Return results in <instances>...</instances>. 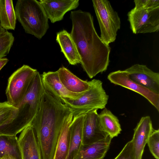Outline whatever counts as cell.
I'll return each instance as SVG.
<instances>
[{
    "label": "cell",
    "instance_id": "6da1fadb",
    "mask_svg": "<svg viewBox=\"0 0 159 159\" xmlns=\"http://www.w3.org/2000/svg\"><path fill=\"white\" fill-rule=\"evenodd\" d=\"M70 34L77 48L84 70L90 79L106 71L109 66L111 48L104 43L95 29L93 17L80 10L71 12Z\"/></svg>",
    "mask_w": 159,
    "mask_h": 159
},
{
    "label": "cell",
    "instance_id": "7a4b0ae2",
    "mask_svg": "<svg viewBox=\"0 0 159 159\" xmlns=\"http://www.w3.org/2000/svg\"><path fill=\"white\" fill-rule=\"evenodd\" d=\"M71 113L70 108L66 104L44 90L38 111L31 125L43 159H53L60 131Z\"/></svg>",
    "mask_w": 159,
    "mask_h": 159
},
{
    "label": "cell",
    "instance_id": "3957f363",
    "mask_svg": "<svg viewBox=\"0 0 159 159\" xmlns=\"http://www.w3.org/2000/svg\"><path fill=\"white\" fill-rule=\"evenodd\" d=\"M44 90L41 75L38 72L17 107L14 118L6 124L0 126V136H16L31 125L38 111Z\"/></svg>",
    "mask_w": 159,
    "mask_h": 159
},
{
    "label": "cell",
    "instance_id": "277c9868",
    "mask_svg": "<svg viewBox=\"0 0 159 159\" xmlns=\"http://www.w3.org/2000/svg\"><path fill=\"white\" fill-rule=\"evenodd\" d=\"M15 10L17 20L25 32L41 39L49 26L48 19L39 1L18 0Z\"/></svg>",
    "mask_w": 159,
    "mask_h": 159
},
{
    "label": "cell",
    "instance_id": "5b68a950",
    "mask_svg": "<svg viewBox=\"0 0 159 159\" xmlns=\"http://www.w3.org/2000/svg\"><path fill=\"white\" fill-rule=\"evenodd\" d=\"M89 87L79 98H62V102L70 109L73 117L91 111L105 107L109 98L100 80L94 79L89 81Z\"/></svg>",
    "mask_w": 159,
    "mask_h": 159
},
{
    "label": "cell",
    "instance_id": "8992f818",
    "mask_svg": "<svg viewBox=\"0 0 159 159\" xmlns=\"http://www.w3.org/2000/svg\"><path fill=\"white\" fill-rule=\"evenodd\" d=\"M93 5L101 31L100 38L106 44L115 42L120 28V18L117 12L107 0H93Z\"/></svg>",
    "mask_w": 159,
    "mask_h": 159
},
{
    "label": "cell",
    "instance_id": "52a82bcc",
    "mask_svg": "<svg viewBox=\"0 0 159 159\" xmlns=\"http://www.w3.org/2000/svg\"><path fill=\"white\" fill-rule=\"evenodd\" d=\"M38 71L24 65L9 77L6 91L8 103L17 108Z\"/></svg>",
    "mask_w": 159,
    "mask_h": 159
},
{
    "label": "cell",
    "instance_id": "ba28073f",
    "mask_svg": "<svg viewBox=\"0 0 159 159\" xmlns=\"http://www.w3.org/2000/svg\"><path fill=\"white\" fill-rule=\"evenodd\" d=\"M130 28L134 34L158 32L159 8L153 9L134 8L127 14Z\"/></svg>",
    "mask_w": 159,
    "mask_h": 159
},
{
    "label": "cell",
    "instance_id": "9c48e42d",
    "mask_svg": "<svg viewBox=\"0 0 159 159\" xmlns=\"http://www.w3.org/2000/svg\"><path fill=\"white\" fill-rule=\"evenodd\" d=\"M129 78L150 91L159 94V73L146 65L136 64L124 70Z\"/></svg>",
    "mask_w": 159,
    "mask_h": 159
},
{
    "label": "cell",
    "instance_id": "30bf717a",
    "mask_svg": "<svg viewBox=\"0 0 159 159\" xmlns=\"http://www.w3.org/2000/svg\"><path fill=\"white\" fill-rule=\"evenodd\" d=\"M107 79L115 85L129 89L140 94L159 111V94L154 93L131 80L124 70H118L110 73Z\"/></svg>",
    "mask_w": 159,
    "mask_h": 159
},
{
    "label": "cell",
    "instance_id": "8fae6325",
    "mask_svg": "<svg viewBox=\"0 0 159 159\" xmlns=\"http://www.w3.org/2000/svg\"><path fill=\"white\" fill-rule=\"evenodd\" d=\"M97 110H95L85 114L82 134L83 145L97 142L108 136L101 128Z\"/></svg>",
    "mask_w": 159,
    "mask_h": 159
},
{
    "label": "cell",
    "instance_id": "7c38bea8",
    "mask_svg": "<svg viewBox=\"0 0 159 159\" xmlns=\"http://www.w3.org/2000/svg\"><path fill=\"white\" fill-rule=\"evenodd\" d=\"M41 76L44 89L61 102L63 98H78L84 93H74L67 90L60 80L57 70L44 72Z\"/></svg>",
    "mask_w": 159,
    "mask_h": 159
},
{
    "label": "cell",
    "instance_id": "4fadbf2b",
    "mask_svg": "<svg viewBox=\"0 0 159 159\" xmlns=\"http://www.w3.org/2000/svg\"><path fill=\"white\" fill-rule=\"evenodd\" d=\"M39 2L52 23L61 20L66 13L75 9L79 5V0H40Z\"/></svg>",
    "mask_w": 159,
    "mask_h": 159
},
{
    "label": "cell",
    "instance_id": "5bb4252c",
    "mask_svg": "<svg viewBox=\"0 0 159 159\" xmlns=\"http://www.w3.org/2000/svg\"><path fill=\"white\" fill-rule=\"evenodd\" d=\"M153 129L150 117H142L134 129L132 140L134 159H142L145 146Z\"/></svg>",
    "mask_w": 159,
    "mask_h": 159
},
{
    "label": "cell",
    "instance_id": "9a60e30c",
    "mask_svg": "<svg viewBox=\"0 0 159 159\" xmlns=\"http://www.w3.org/2000/svg\"><path fill=\"white\" fill-rule=\"evenodd\" d=\"M18 138L22 159H43L34 130L31 125L21 132Z\"/></svg>",
    "mask_w": 159,
    "mask_h": 159
},
{
    "label": "cell",
    "instance_id": "2e32d148",
    "mask_svg": "<svg viewBox=\"0 0 159 159\" xmlns=\"http://www.w3.org/2000/svg\"><path fill=\"white\" fill-rule=\"evenodd\" d=\"M85 114L73 117L69 129L70 138L66 159H76L82 144V134Z\"/></svg>",
    "mask_w": 159,
    "mask_h": 159
},
{
    "label": "cell",
    "instance_id": "e0dca14e",
    "mask_svg": "<svg viewBox=\"0 0 159 159\" xmlns=\"http://www.w3.org/2000/svg\"><path fill=\"white\" fill-rule=\"evenodd\" d=\"M56 40L70 64L75 65L80 63V56L70 33L64 30L58 32Z\"/></svg>",
    "mask_w": 159,
    "mask_h": 159
},
{
    "label": "cell",
    "instance_id": "ac0fdd59",
    "mask_svg": "<svg viewBox=\"0 0 159 159\" xmlns=\"http://www.w3.org/2000/svg\"><path fill=\"white\" fill-rule=\"evenodd\" d=\"M57 71L61 82L69 92L80 93L88 89L89 81L80 79L65 67L60 68Z\"/></svg>",
    "mask_w": 159,
    "mask_h": 159
},
{
    "label": "cell",
    "instance_id": "d6986e66",
    "mask_svg": "<svg viewBox=\"0 0 159 159\" xmlns=\"http://www.w3.org/2000/svg\"><path fill=\"white\" fill-rule=\"evenodd\" d=\"M111 139L108 136L97 142L82 145L76 159H103L109 148Z\"/></svg>",
    "mask_w": 159,
    "mask_h": 159
},
{
    "label": "cell",
    "instance_id": "ffe728a7",
    "mask_svg": "<svg viewBox=\"0 0 159 159\" xmlns=\"http://www.w3.org/2000/svg\"><path fill=\"white\" fill-rule=\"evenodd\" d=\"M73 119L71 113L66 118L61 129L57 143L53 159H66L70 138L69 129Z\"/></svg>",
    "mask_w": 159,
    "mask_h": 159
},
{
    "label": "cell",
    "instance_id": "44dd1931",
    "mask_svg": "<svg viewBox=\"0 0 159 159\" xmlns=\"http://www.w3.org/2000/svg\"><path fill=\"white\" fill-rule=\"evenodd\" d=\"M100 124L103 131L112 139L118 136L122 130L118 118L105 107L98 114Z\"/></svg>",
    "mask_w": 159,
    "mask_h": 159
},
{
    "label": "cell",
    "instance_id": "7402d4cb",
    "mask_svg": "<svg viewBox=\"0 0 159 159\" xmlns=\"http://www.w3.org/2000/svg\"><path fill=\"white\" fill-rule=\"evenodd\" d=\"M16 17L12 0H0V25L5 30H14Z\"/></svg>",
    "mask_w": 159,
    "mask_h": 159
},
{
    "label": "cell",
    "instance_id": "603a6c76",
    "mask_svg": "<svg viewBox=\"0 0 159 159\" xmlns=\"http://www.w3.org/2000/svg\"><path fill=\"white\" fill-rule=\"evenodd\" d=\"M4 156L14 159H22L18 138L16 136H0V158Z\"/></svg>",
    "mask_w": 159,
    "mask_h": 159
},
{
    "label": "cell",
    "instance_id": "cb8c5ba5",
    "mask_svg": "<svg viewBox=\"0 0 159 159\" xmlns=\"http://www.w3.org/2000/svg\"><path fill=\"white\" fill-rule=\"evenodd\" d=\"M14 41L12 34L7 30L0 34V59L9 53Z\"/></svg>",
    "mask_w": 159,
    "mask_h": 159
},
{
    "label": "cell",
    "instance_id": "d4e9b609",
    "mask_svg": "<svg viewBox=\"0 0 159 159\" xmlns=\"http://www.w3.org/2000/svg\"><path fill=\"white\" fill-rule=\"evenodd\" d=\"M17 110V108L10 105L7 101L0 102V126L11 120Z\"/></svg>",
    "mask_w": 159,
    "mask_h": 159
},
{
    "label": "cell",
    "instance_id": "484cf974",
    "mask_svg": "<svg viewBox=\"0 0 159 159\" xmlns=\"http://www.w3.org/2000/svg\"><path fill=\"white\" fill-rule=\"evenodd\" d=\"M149 150L156 159H159V129H154L147 142Z\"/></svg>",
    "mask_w": 159,
    "mask_h": 159
},
{
    "label": "cell",
    "instance_id": "4316f807",
    "mask_svg": "<svg viewBox=\"0 0 159 159\" xmlns=\"http://www.w3.org/2000/svg\"><path fill=\"white\" fill-rule=\"evenodd\" d=\"M136 9H153L159 8V0H135Z\"/></svg>",
    "mask_w": 159,
    "mask_h": 159
},
{
    "label": "cell",
    "instance_id": "83f0119b",
    "mask_svg": "<svg viewBox=\"0 0 159 159\" xmlns=\"http://www.w3.org/2000/svg\"><path fill=\"white\" fill-rule=\"evenodd\" d=\"M114 159H134L132 140L125 144L120 153Z\"/></svg>",
    "mask_w": 159,
    "mask_h": 159
},
{
    "label": "cell",
    "instance_id": "f1b7e54d",
    "mask_svg": "<svg viewBox=\"0 0 159 159\" xmlns=\"http://www.w3.org/2000/svg\"><path fill=\"white\" fill-rule=\"evenodd\" d=\"M8 59L6 58L0 59V70L8 61Z\"/></svg>",
    "mask_w": 159,
    "mask_h": 159
},
{
    "label": "cell",
    "instance_id": "f546056e",
    "mask_svg": "<svg viewBox=\"0 0 159 159\" xmlns=\"http://www.w3.org/2000/svg\"><path fill=\"white\" fill-rule=\"evenodd\" d=\"M0 159H14L11 157L7 156H4L0 158Z\"/></svg>",
    "mask_w": 159,
    "mask_h": 159
},
{
    "label": "cell",
    "instance_id": "4dcf8cb0",
    "mask_svg": "<svg viewBox=\"0 0 159 159\" xmlns=\"http://www.w3.org/2000/svg\"><path fill=\"white\" fill-rule=\"evenodd\" d=\"M6 30L4 29L0 25V34L4 32Z\"/></svg>",
    "mask_w": 159,
    "mask_h": 159
}]
</instances>
